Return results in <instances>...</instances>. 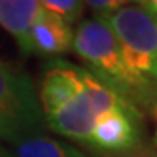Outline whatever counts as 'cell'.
<instances>
[{"label":"cell","mask_w":157,"mask_h":157,"mask_svg":"<svg viewBox=\"0 0 157 157\" xmlns=\"http://www.w3.org/2000/svg\"><path fill=\"white\" fill-rule=\"evenodd\" d=\"M71 49L89 65L92 75L130 106L143 105L157 113V90L144 84L127 67L116 35L103 16L89 17L78 24Z\"/></svg>","instance_id":"cell-1"},{"label":"cell","mask_w":157,"mask_h":157,"mask_svg":"<svg viewBox=\"0 0 157 157\" xmlns=\"http://www.w3.org/2000/svg\"><path fill=\"white\" fill-rule=\"evenodd\" d=\"M132 73L157 90V13L132 3L103 16Z\"/></svg>","instance_id":"cell-2"},{"label":"cell","mask_w":157,"mask_h":157,"mask_svg":"<svg viewBox=\"0 0 157 157\" xmlns=\"http://www.w3.org/2000/svg\"><path fill=\"white\" fill-rule=\"evenodd\" d=\"M82 87L70 101L56 113L46 116V122L52 132L71 140L89 141L97 121L114 109H135L97 79L89 70L79 68ZM136 111V109H135Z\"/></svg>","instance_id":"cell-3"},{"label":"cell","mask_w":157,"mask_h":157,"mask_svg":"<svg viewBox=\"0 0 157 157\" xmlns=\"http://www.w3.org/2000/svg\"><path fill=\"white\" fill-rule=\"evenodd\" d=\"M43 122L29 78L0 62V138L43 130Z\"/></svg>","instance_id":"cell-4"},{"label":"cell","mask_w":157,"mask_h":157,"mask_svg":"<svg viewBox=\"0 0 157 157\" xmlns=\"http://www.w3.org/2000/svg\"><path fill=\"white\" fill-rule=\"evenodd\" d=\"M135 109H114L103 114L89 136V143L101 151L117 152L132 147L138 141Z\"/></svg>","instance_id":"cell-5"},{"label":"cell","mask_w":157,"mask_h":157,"mask_svg":"<svg viewBox=\"0 0 157 157\" xmlns=\"http://www.w3.org/2000/svg\"><path fill=\"white\" fill-rule=\"evenodd\" d=\"M73 30L59 16L40 8L30 30L32 52L43 56H57L71 49Z\"/></svg>","instance_id":"cell-6"},{"label":"cell","mask_w":157,"mask_h":157,"mask_svg":"<svg viewBox=\"0 0 157 157\" xmlns=\"http://www.w3.org/2000/svg\"><path fill=\"white\" fill-rule=\"evenodd\" d=\"M82 87L79 68L68 63L57 62L43 79L40 100L46 116L56 113L59 108L70 101Z\"/></svg>","instance_id":"cell-7"},{"label":"cell","mask_w":157,"mask_h":157,"mask_svg":"<svg viewBox=\"0 0 157 157\" xmlns=\"http://www.w3.org/2000/svg\"><path fill=\"white\" fill-rule=\"evenodd\" d=\"M3 141L8 147L0 149V157H84L70 144L46 136L43 130L19 133Z\"/></svg>","instance_id":"cell-8"},{"label":"cell","mask_w":157,"mask_h":157,"mask_svg":"<svg viewBox=\"0 0 157 157\" xmlns=\"http://www.w3.org/2000/svg\"><path fill=\"white\" fill-rule=\"evenodd\" d=\"M40 8V0H0V25L16 40L24 54L32 52L30 30Z\"/></svg>","instance_id":"cell-9"},{"label":"cell","mask_w":157,"mask_h":157,"mask_svg":"<svg viewBox=\"0 0 157 157\" xmlns=\"http://www.w3.org/2000/svg\"><path fill=\"white\" fill-rule=\"evenodd\" d=\"M40 6L71 25L79 22L86 3L84 0H40Z\"/></svg>","instance_id":"cell-10"},{"label":"cell","mask_w":157,"mask_h":157,"mask_svg":"<svg viewBox=\"0 0 157 157\" xmlns=\"http://www.w3.org/2000/svg\"><path fill=\"white\" fill-rule=\"evenodd\" d=\"M84 3L89 5L97 13V16H106L122 6L140 3V0H84Z\"/></svg>","instance_id":"cell-11"},{"label":"cell","mask_w":157,"mask_h":157,"mask_svg":"<svg viewBox=\"0 0 157 157\" xmlns=\"http://www.w3.org/2000/svg\"><path fill=\"white\" fill-rule=\"evenodd\" d=\"M140 5H143L147 10L157 13V0H140Z\"/></svg>","instance_id":"cell-12"}]
</instances>
